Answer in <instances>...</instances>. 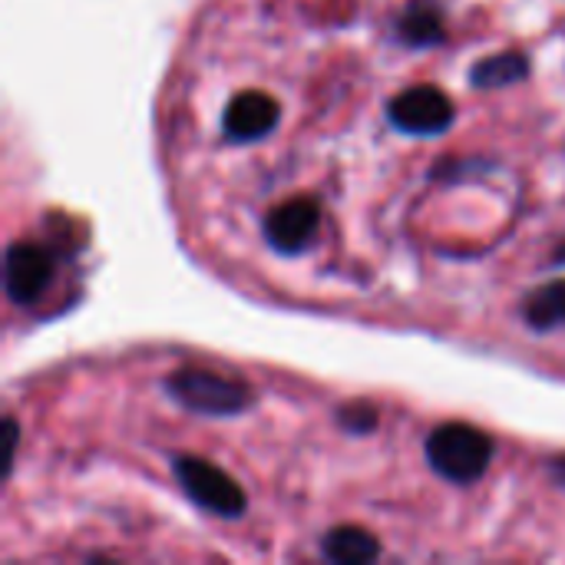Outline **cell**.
Wrapping results in <instances>:
<instances>
[{
    "label": "cell",
    "instance_id": "7c38bea8",
    "mask_svg": "<svg viewBox=\"0 0 565 565\" xmlns=\"http://www.w3.org/2000/svg\"><path fill=\"white\" fill-rule=\"evenodd\" d=\"M377 407L367 404V401H351V404H341L338 407V427L348 430L351 437H367L377 430Z\"/></svg>",
    "mask_w": 565,
    "mask_h": 565
},
{
    "label": "cell",
    "instance_id": "ba28073f",
    "mask_svg": "<svg viewBox=\"0 0 565 565\" xmlns=\"http://www.w3.org/2000/svg\"><path fill=\"white\" fill-rule=\"evenodd\" d=\"M444 36H447V20L437 0H407L397 10V40L404 46L427 50L444 43Z\"/></svg>",
    "mask_w": 565,
    "mask_h": 565
},
{
    "label": "cell",
    "instance_id": "9c48e42d",
    "mask_svg": "<svg viewBox=\"0 0 565 565\" xmlns=\"http://www.w3.org/2000/svg\"><path fill=\"white\" fill-rule=\"evenodd\" d=\"M321 553L328 563L367 565L381 559V540L361 526H334L321 540Z\"/></svg>",
    "mask_w": 565,
    "mask_h": 565
},
{
    "label": "cell",
    "instance_id": "8992f818",
    "mask_svg": "<svg viewBox=\"0 0 565 565\" xmlns=\"http://www.w3.org/2000/svg\"><path fill=\"white\" fill-rule=\"evenodd\" d=\"M53 281V258L33 242H10L3 255V291L13 305H33Z\"/></svg>",
    "mask_w": 565,
    "mask_h": 565
},
{
    "label": "cell",
    "instance_id": "6da1fadb",
    "mask_svg": "<svg viewBox=\"0 0 565 565\" xmlns=\"http://www.w3.org/2000/svg\"><path fill=\"white\" fill-rule=\"evenodd\" d=\"M497 454V444L487 430L463 424V420H450L440 424L430 437H427V463L437 477L457 483V487H470L477 480H483V473L490 470Z\"/></svg>",
    "mask_w": 565,
    "mask_h": 565
},
{
    "label": "cell",
    "instance_id": "3957f363",
    "mask_svg": "<svg viewBox=\"0 0 565 565\" xmlns=\"http://www.w3.org/2000/svg\"><path fill=\"white\" fill-rule=\"evenodd\" d=\"M172 473L175 483L182 487V493L205 513L222 516V520H238L248 510V497L245 490L215 463L192 457V454H179L172 457Z\"/></svg>",
    "mask_w": 565,
    "mask_h": 565
},
{
    "label": "cell",
    "instance_id": "7a4b0ae2",
    "mask_svg": "<svg viewBox=\"0 0 565 565\" xmlns=\"http://www.w3.org/2000/svg\"><path fill=\"white\" fill-rule=\"evenodd\" d=\"M166 394L179 407H185L192 414H205V417H238L255 407V391L245 381L222 377L205 367L172 371L166 377Z\"/></svg>",
    "mask_w": 565,
    "mask_h": 565
},
{
    "label": "cell",
    "instance_id": "4fadbf2b",
    "mask_svg": "<svg viewBox=\"0 0 565 565\" xmlns=\"http://www.w3.org/2000/svg\"><path fill=\"white\" fill-rule=\"evenodd\" d=\"M3 430H7V454H3V473L10 477V470H13V460H17L20 427H17V420H13V417H7V420H3Z\"/></svg>",
    "mask_w": 565,
    "mask_h": 565
},
{
    "label": "cell",
    "instance_id": "5b68a950",
    "mask_svg": "<svg viewBox=\"0 0 565 565\" xmlns=\"http://www.w3.org/2000/svg\"><path fill=\"white\" fill-rule=\"evenodd\" d=\"M321 232V205L311 195L288 199L265 215V242L278 255H301Z\"/></svg>",
    "mask_w": 565,
    "mask_h": 565
},
{
    "label": "cell",
    "instance_id": "8fae6325",
    "mask_svg": "<svg viewBox=\"0 0 565 565\" xmlns=\"http://www.w3.org/2000/svg\"><path fill=\"white\" fill-rule=\"evenodd\" d=\"M523 321L533 331H556L565 328V278L550 281L523 298Z\"/></svg>",
    "mask_w": 565,
    "mask_h": 565
},
{
    "label": "cell",
    "instance_id": "5bb4252c",
    "mask_svg": "<svg viewBox=\"0 0 565 565\" xmlns=\"http://www.w3.org/2000/svg\"><path fill=\"white\" fill-rule=\"evenodd\" d=\"M550 470H553V477H556V483L565 490V454H556V457H550Z\"/></svg>",
    "mask_w": 565,
    "mask_h": 565
},
{
    "label": "cell",
    "instance_id": "9a60e30c",
    "mask_svg": "<svg viewBox=\"0 0 565 565\" xmlns=\"http://www.w3.org/2000/svg\"><path fill=\"white\" fill-rule=\"evenodd\" d=\"M553 258H556L559 265H565V242H563V245H559V248H556V255H553Z\"/></svg>",
    "mask_w": 565,
    "mask_h": 565
},
{
    "label": "cell",
    "instance_id": "30bf717a",
    "mask_svg": "<svg viewBox=\"0 0 565 565\" xmlns=\"http://www.w3.org/2000/svg\"><path fill=\"white\" fill-rule=\"evenodd\" d=\"M530 76V56L520 50H507V53H493L483 56L473 70H470V86L477 89H507L516 86Z\"/></svg>",
    "mask_w": 565,
    "mask_h": 565
},
{
    "label": "cell",
    "instance_id": "277c9868",
    "mask_svg": "<svg viewBox=\"0 0 565 565\" xmlns=\"http://www.w3.org/2000/svg\"><path fill=\"white\" fill-rule=\"evenodd\" d=\"M387 119L394 129L407 136H440L454 126L457 106L440 86L420 83V86H407L387 103Z\"/></svg>",
    "mask_w": 565,
    "mask_h": 565
},
{
    "label": "cell",
    "instance_id": "52a82bcc",
    "mask_svg": "<svg viewBox=\"0 0 565 565\" xmlns=\"http://www.w3.org/2000/svg\"><path fill=\"white\" fill-rule=\"evenodd\" d=\"M281 119V106L275 96L262 93V89H245L238 96H232V103L222 113V132L232 142H255L265 139L268 132H275Z\"/></svg>",
    "mask_w": 565,
    "mask_h": 565
}]
</instances>
